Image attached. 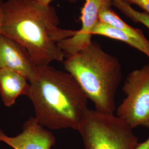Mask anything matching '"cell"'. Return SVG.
<instances>
[{
  "label": "cell",
  "mask_w": 149,
  "mask_h": 149,
  "mask_svg": "<svg viewBox=\"0 0 149 149\" xmlns=\"http://www.w3.org/2000/svg\"><path fill=\"white\" fill-rule=\"evenodd\" d=\"M129 5H136L141 8L144 12L149 14V0H122Z\"/></svg>",
  "instance_id": "13"
},
{
  "label": "cell",
  "mask_w": 149,
  "mask_h": 149,
  "mask_svg": "<svg viewBox=\"0 0 149 149\" xmlns=\"http://www.w3.org/2000/svg\"><path fill=\"white\" fill-rule=\"evenodd\" d=\"M59 25L56 11L50 5H40L34 0L3 3L1 33L26 48L37 67L64 61L65 54L58 43L74 36L77 31Z\"/></svg>",
  "instance_id": "1"
},
{
  "label": "cell",
  "mask_w": 149,
  "mask_h": 149,
  "mask_svg": "<svg viewBox=\"0 0 149 149\" xmlns=\"http://www.w3.org/2000/svg\"><path fill=\"white\" fill-rule=\"evenodd\" d=\"M92 36L97 35L109 38L126 43L145 54L149 59V40H141L129 35L117 28L112 27L103 22H97L92 30Z\"/></svg>",
  "instance_id": "10"
},
{
  "label": "cell",
  "mask_w": 149,
  "mask_h": 149,
  "mask_svg": "<svg viewBox=\"0 0 149 149\" xmlns=\"http://www.w3.org/2000/svg\"><path fill=\"white\" fill-rule=\"evenodd\" d=\"M29 84L21 74L6 69H0V95L3 104L12 107L19 96H27Z\"/></svg>",
  "instance_id": "9"
},
{
  "label": "cell",
  "mask_w": 149,
  "mask_h": 149,
  "mask_svg": "<svg viewBox=\"0 0 149 149\" xmlns=\"http://www.w3.org/2000/svg\"><path fill=\"white\" fill-rule=\"evenodd\" d=\"M123 91L125 97L116 110V116L133 129H149V64L130 72Z\"/></svg>",
  "instance_id": "5"
},
{
  "label": "cell",
  "mask_w": 149,
  "mask_h": 149,
  "mask_svg": "<svg viewBox=\"0 0 149 149\" xmlns=\"http://www.w3.org/2000/svg\"><path fill=\"white\" fill-rule=\"evenodd\" d=\"M134 149H149V136L142 143H139Z\"/></svg>",
  "instance_id": "14"
},
{
  "label": "cell",
  "mask_w": 149,
  "mask_h": 149,
  "mask_svg": "<svg viewBox=\"0 0 149 149\" xmlns=\"http://www.w3.org/2000/svg\"><path fill=\"white\" fill-rule=\"evenodd\" d=\"M3 1V0H0V34H1V28L2 23V6Z\"/></svg>",
  "instance_id": "16"
},
{
  "label": "cell",
  "mask_w": 149,
  "mask_h": 149,
  "mask_svg": "<svg viewBox=\"0 0 149 149\" xmlns=\"http://www.w3.org/2000/svg\"><path fill=\"white\" fill-rule=\"evenodd\" d=\"M112 5L111 0H85L80 17L81 29L77 31L74 36L58 43L65 56L80 52L92 42V32L100 21L99 13L102 8L106 6Z\"/></svg>",
  "instance_id": "6"
},
{
  "label": "cell",
  "mask_w": 149,
  "mask_h": 149,
  "mask_svg": "<svg viewBox=\"0 0 149 149\" xmlns=\"http://www.w3.org/2000/svg\"><path fill=\"white\" fill-rule=\"evenodd\" d=\"M37 66L27 49L19 43L0 34V69L10 70L27 79H32Z\"/></svg>",
  "instance_id": "8"
},
{
  "label": "cell",
  "mask_w": 149,
  "mask_h": 149,
  "mask_svg": "<svg viewBox=\"0 0 149 149\" xmlns=\"http://www.w3.org/2000/svg\"><path fill=\"white\" fill-rule=\"evenodd\" d=\"M133 130L116 115L88 108L77 131L85 149H134L139 141Z\"/></svg>",
  "instance_id": "4"
},
{
  "label": "cell",
  "mask_w": 149,
  "mask_h": 149,
  "mask_svg": "<svg viewBox=\"0 0 149 149\" xmlns=\"http://www.w3.org/2000/svg\"><path fill=\"white\" fill-rule=\"evenodd\" d=\"M112 5L135 23H140L149 29V14L134 9L122 0H111Z\"/></svg>",
  "instance_id": "12"
},
{
  "label": "cell",
  "mask_w": 149,
  "mask_h": 149,
  "mask_svg": "<svg viewBox=\"0 0 149 149\" xmlns=\"http://www.w3.org/2000/svg\"><path fill=\"white\" fill-rule=\"evenodd\" d=\"M99 20L112 27L119 29L138 39L148 40L141 30L130 26L118 16L114 11L112 10L111 6H106L102 8L99 13Z\"/></svg>",
  "instance_id": "11"
},
{
  "label": "cell",
  "mask_w": 149,
  "mask_h": 149,
  "mask_svg": "<svg viewBox=\"0 0 149 149\" xmlns=\"http://www.w3.org/2000/svg\"><path fill=\"white\" fill-rule=\"evenodd\" d=\"M0 142L13 149H51L56 138L50 130L31 117L23 124L21 133L15 136H10L0 129Z\"/></svg>",
  "instance_id": "7"
},
{
  "label": "cell",
  "mask_w": 149,
  "mask_h": 149,
  "mask_svg": "<svg viewBox=\"0 0 149 149\" xmlns=\"http://www.w3.org/2000/svg\"><path fill=\"white\" fill-rule=\"evenodd\" d=\"M64 69L71 74L98 112L114 114L116 97L122 79L119 60L92 42L76 53L66 56Z\"/></svg>",
  "instance_id": "3"
},
{
  "label": "cell",
  "mask_w": 149,
  "mask_h": 149,
  "mask_svg": "<svg viewBox=\"0 0 149 149\" xmlns=\"http://www.w3.org/2000/svg\"><path fill=\"white\" fill-rule=\"evenodd\" d=\"M29 84L27 96L38 122L49 130H77L88 99L71 74L49 65L38 66Z\"/></svg>",
  "instance_id": "2"
},
{
  "label": "cell",
  "mask_w": 149,
  "mask_h": 149,
  "mask_svg": "<svg viewBox=\"0 0 149 149\" xmlns=\"http://www.w3.org/2000/svg\"><path fill=\"white\" fill-rule=\"evenodd\" d=\"M38 4L40 5L44 6H49L50 2L53 1V0H34ZM68 1H69L70 2H75L78 0H67Z\"/></svg>",
  "instance_id": "15"
}]
</instances>
